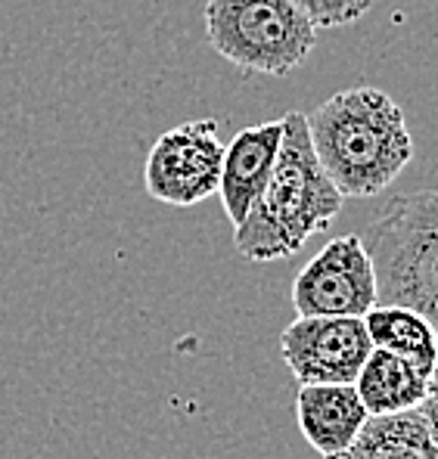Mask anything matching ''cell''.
<instances>
[{"label":"cell","mask_w":438,"mask_h":459,"mask_svg":"<svg viewBox=\"0 0 438 459\" xmlns=\"http://www.w3.org/2000/svg\"><path fill=\"white\" fill-rule=\"evenodd\" d=\"M224 143L218 137V121L199 118L168 127L146 152L144 186L156 202L174 208H190L218 193Z\"/></svg>","instance_id":"obj_5"},{"label":"cell","mask_w":438,"mask_h":459,"mask_svg":"<svg viewBox=\"0 0 438 459\" xmlns=\"http://www.w3.org/2000/svg\"><path fill=\"white\" fill-rule=\"evenodd\" d=\"M323 459H438L420 410H401L389 416H370L342 454Z\"/></svg>","instance_id":"obj_11"},{"label":"cell","mask_w":438,"mask_h":459,"mask_svg":"<svg viewBox=\"0 0 438 459\" xmlns=\"http://www.w3.org/2000/svg\"><path fill=\"white\" fill-rule=\"evenodd\" d=\"M376 305L373 261L361 236L327 242L293 282V307L299 316H364Z\"/></svg>","instance_id":"obj_6"},{"label":"cell","mask_w":438,"mask_h":459,"mask_svg":"<svg viewBox=\"0 0 438 459\" xmlns=\"http://www.w3.org/2000/svg\"><path fill=\"white\" fill-rule=\"evenodd\" d=\"M283 118L265 121V125L242 127L231 143H224V161H221L218 195L231 224H242L252 202L265 190L280 152Z\"/></svg>","instance_id":"obj_8"},{"label":"cell","mask_w":438,"mask_h":459,"mask_svg":"<svg viewBox=\"0 0 438 459\" xmlns=\"http://www.w3.org/2000/svg\"><path fill=\"white\" fill-rule=\"evenodd\" d=\"M370 351L364 316H295L280 335V357L299 385L355 382Z\"/></svg>","instance_id":"obj_7"},{"label":"cell","mask_w":438,"mask_h":459,"mask_svg":"<svg viewBox=\"0 0 438 459\" xmlns=\"http://www.w3.org/2000/svg\"><path fill=\"white\" fill-rule=\"evenodd\" d=\"M429 394L438 397V357H435L433 369H429Z\"/></svg>","instance_id":"obj_15"},{"label":"cell","mask_w":438,"mask_h":459,"mask_svg":"<svg viewBox=\"0 0 438 459\" xmlns=\"http://www.w3.org/2000/svg\"><path fill=\"white\" fill-rule=\"evenodd\" d=\"M380 305L423 314L438 333V190L395 195L361 236Z\"/></svg>","instance_id":"obj_3"},{"label":"cell","mask_w":438,"mask_h":459,"mask_svg":"<svg viewBox=\"0 0 438 459\" xmlns=\"http://www.w3.org/2000/svg\"><path fill=\"white\" fill-rule=\"evenodd\" d=\"M305 118L318 161L346 199L380 195L414 159L401 106L380 87L333 93Z\"/></svg>","instance_id":"obj_1"},{"label":"cell","mask_w":438,"mask_h":459,"mask_svg":"<svg viewBox=\"0 0 438 459\" xmlns=\"http://www.w3.org/2000/svg\"><path fill=\"white\" fill-rule=\"evenodd\" d=\"M364 407L370 416H389L414 410L429 394V369L392 351L373 348L355 379Z\"/></svg>","instance_id":"obj_10"},{"label":"cell","mask_w":438,"mask_h":459,"mask_svg":"<svg viewBox=\"0 0 438 459\" xmlns=\"http://www.w3.org/2000/svg\"><path fill=\"white\" fill-rule=\"evenodd\" d=\"M318 29H342L358 22L373 0H295Z\"/></svg>","instance_id":"obj_13"},{"label":"cell","mask_w":438,"mask_h":459,"mask_svg":"<svg viewBox=\"0 0 438 459\" xmlns=\"http://www.w3.org/2000/svg\"><path fill=\"white\" fill-rule=\"evenodd\" d=\"M416 410H420L423 422H426V429H429V437H433L435 447H438V397L435 394H426V401H423Z\"/></svg>","instance_id":"obj_14"},{"label":"cell","mask_w":438,"mask_h":459,"mask_svg":"<svg viewBox=\"0 0 438 459\" xmlns=\"http://www.w3.org/2000/svg\"><path fill=\"white\" fill-rule=\"evenodd\" d=\"M346 195L327 178L311 146L308 118L283 115L280 152L265 190L252 202L242 224L233 227L237 252L246 261L293 258L314 233H323L342 212Z\"/></svg>","instance_id":"obj_2"},{"label":"cell","mask_w":438,"mask_h":459,"mask_svg":"<svg viewBox=\"0 0 438 459\" xmlns=\"http://www.w3.org/2000/svg\"><path fill=\"white\" fill-rule=\"evenodd\" d=\"M206 38L242 75L286 78L318 44V25L295 0H206Z\"/></svg>","instance_id":"obj_4"},{"label":"cell","mask_w":438,"mask_h":459,"mask_svg":"<svg viewBox=\"0 0 438 459\" xmlns=\"http://www.w3.org/2000/svg\"><path fill=\"white\" fill-rule=\"evenodd\" d=\"M364 326L373 348L392 351L420 363L423 369H433L438 357V333L423 314L399 305H376L364 314Z\"/></svg>","instance_id":"obj_12"},{"label":"cell","mask_w":438,"mask_h":459,"mask_svg":"<svg viewBox=\"0 0 438 459\" xmlns=\"http://www.w3.org/2000/svg\"><path fill=\"white\" fill-rule=\"evenodd\" d=\"M299 431L320 456H336L370 420L355 382H311L295 394Z\"/></svg>","instance_id":"obj_9"}]
</instances>
